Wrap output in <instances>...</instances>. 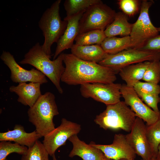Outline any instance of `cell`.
<instances>
[{
	"mask_svg": "<svg viewBox=\"0 0 160 160\" xmlns=\"http://www.w3.org/2000/svg\"><path fill=\"white\" fill-rule=\"evenodd\" d=\"M71 49V53L80 59L98 63L108 55L98 44L84 46L74 44Z\"/></svg>",
	"mask_w": 160,
	"mask_h": 160,
	"instance_id": "cell-19",
	"label": "cell"
},
{
	"mask_svg": "<svg viewBox=\"0 0 160 160\" xmlns=\"http://www.w3.org/2000/svg\"><path fill=\"white\" fill-rule=\"evenodd\" d=\"M150 62L146 61L126 66L120 70L119 74L127 86L133 87L137 82L142 79Z\"/></svg>",
	"mask_w": 160,
	"mask_h": 160,
	"instance_id": "cell-20",
	"label": "cell"
},
{
	"mask_svg": "<svg viewBox=\"0 0 160 160\" xmlns=\"http://www.w3.org/2000/svg\"><path fill=\"white\" fill-rule=\"evenodd\" d=\"M116 13L101 0L91 5L79 20V34L94 30L104 31L113 21Z\"/></svg>",
	"mask_w": 160,
	"mask_h": 160,
	"instance_id": "cell-6",
	"label": "cell"
},
{
	"mask_svg": "<svg viewBox=\"0 0 160 160\" xmlns=\"http://www.w3.org/2000/svg\"><path fill=\"white\" fill-rule=\"evenodd\" d=\"M142 80L145 82L158 84L160 81V60L150 61Z\"/></svg>",
	"mask_w": 160,
	"mask_h": 160,
	"instance_id": "cell-28",
	"label": "cell"
},
{
	"mask_svg": "<svg viewBox=\"0 0 160 160\" xmlns=\"http://www.w3.org/2000/svg\"><path fill=\"white\" fill-rule=\"evenodd\" d=\"M135 90L142 100L148 106L157 113H160L158 107V103H160V97L159 95L147 94L138 90Z\"/></svg>",
	"mask_w": 160,
	"mask_h": 160,
	"instance_id": "cell-30",
	"label": "cell"
},
{
	"mask_svg": "<svg viewBox=\"0 0 160 160\" xmlns=\"http://www.w3.org/2000/svg\"><path fill=\"white\" fill-rule=\"evenodd\" d=\"M0 57L10 69V78L13 82L20 83L29 82L41 84L48 82L46 76L37 69L33 68L27 70L21 67L9 52L3 51Z\"/></svg>",
	"mask_w": 160,
	"mask_h": 160,
	"instance_id": "cell-11",
	"label": "cell"
},
{
	"mask_svg": "<svg viewBox=\"0 0 160 160\" xmlns=\"http://www.w3.org/2000/svg\"><path fill=\"white\" fill-rule=\"evenodd\" d=\"M106 37L104 31L92 30L79 34L75 39V44L84 46L100 45Z\"/></svg>",
	"mask_w": 160,
	"mask_h": 160,
	"instance_id": "cell-24",
	"label": "cell"
},
{
	"mask_svg": "<svg viewBox=\"0 0 160 160\" xmlns=\"http://www.w3.org/2000/svg\"><path fill=\"white\" fill-rule=\"evenodd\" d=\"M156 160H160V143L158 148V151L156 157Z\"/></svg>",
	"mask_w": 160,
	"mask_h": 160,
	"instance_id": "cell-33",
	"label": "cell"
},
{
	"mask_svg": "<svg viewBox=\"0 0 160 160\" xmlns=\"http://www.w3.org/2000/svg\"><path fill=\"white\" fill-rule=\"evenodd\" d=\"M81 130L80 125L63 118L58 127L44 137L43 144L49 155L52 156L59 147L65 145L67 140Z\"/></svg>",
	"mask_w": 160,
	"mask_h": 160,
	"instance_id": "cell-10",
	"label": "cell"
},
{
	"mask_svg": "<svg viewBox=\"0 0 160 160\" xmlns=\"http://www.w3.org/2000/svg\"><path fill=\"white\" fill-rule=\"evenodd\" d=\"M133 88L135 90H139L147 94L156 95L160 94V86L151 82L140 81L135 84Z\"/></svg>",
	"mask_w": 160,
	"mask_h": 160,
	"instance_id": "cell-31",
	"label": "cell"
},
{
	"mask_svg": "<svg viewBox=\"0 0 160 160\" xmlns=\"http://www.w3.org/2000/svg\"><path fill=\"white\" fill-rule=\"evenodd\" d=\"M68 140L73 146L68 156L69 157L77 156L83 160H101L104 156L99 149L80 140L77 135L71 136Z\"/></svg>",
	"mask_w": 160,
	"mask_h": 160,
	"instance_id": "cell-18",
	"label": "cell"
},
{
	"mask_svg": "<svg viewBox=\"0 0 160 160\" xmlns=\"http://www.w3.org/2000/svg\"><path fill=\"white\" fill-rule=\"evenodd\" d=\"M63 55L64 53H62L55 59L51 60V57L45 53L40 43L37 42L29 49L19 63L21 64H29L36 68L47 77L58 92L62 94L63 90L60 81L65 70L63 64Z\"/></svg>",
	"mask_w": 160,
	"mask_h": 160,
	"instance_id": "cell-2",
	"label": "cell"
},
{
	"mask_svg": "<svg viewBox=\"0 0 160 160\" xmlns=\"http://www.w3.org/2000/svg\"><path fill=\"white\" fill-rule=\"evenodd\" d=\"M49 155L43 143L38 140L22 155L21 160H49Z\"/></svg>",
	"mask_w": 160,
	"mask_h": 160,
	"instance_id": "cell-26",
	"label": "cell"
},
{
	"mask_svg": "<svg viewBox=\"0 0 160 160\" xmlns=\"http://www.w3.org/2000/svg\"><path fill=\"white\" fill-rule=\"evenodd\" d=\"M61 0L55 1L43 14L38 23L44 37L42 48L45 53L51 57V48L57 43L66 28L67 21L62 20L59 11Z\"/></svg>",
	"mask_w": 160,
	"mask_h": 160,
	"instance_id": "cell-4",
	"label": "cell"
},
{
	"mask_svg": "<svg viewBox=\"0 0 160 160\" xmlns=\"http://www.w3.org/2000/svg\"><path fill=\"white\" fill-rule=\"evenodd\" d=\"M141 160H142L141 159ZM151 160H156V158L155 157H153V158H152Z\"/></svg>",
	"mask_w": 160,
	"mask_h": 160,
	"instance_id": "cell-38",
	"label": "cell"
},
{
	"mask_svg": "<svg viewBox=\"0 0 160 160\" xmlns=\"http://www.w3.org/2000/svg\"><path fill=\"white\" fill-rule=\"evenodd\" d=\"M8 160V159H6L4 160Z\"/></svg>",
	"mask_w": 160,
	"mask_h": 160,
	"instance_id": "cell-39",
	"label": "cell"
},
{
	"mask_svg": "<svg viewBox=\"0 0 160 160\" xmlns=\"http://www.w3.org/2000/svg\"><path fill=\"white\" fill-rule=\"evenodd\" d=\"M28 148L11 141H2L0 142V160L7 159V156L12 153L23 155L27 151Z\"/></svg>",
	"mask_w": 160,
	"mask_h": 160,
	"instance_id": "cell-27",
	"label": "cell"
},
{
	"mask_svg": "<svg viewBox=\"0 0 160 160\" xmlns=\"http://www.w3.org/2000/svg\"><path fill=\"white\" fill-rule=\"evenodd\" d=\"M154 3L153 0H143L140 6V14L132 25L130 36V48L138 49L151 38L159 34V32L151 22L149 15L150 8Z\"/></svg>",
	"mask_w": 160,
	"mask_h": 160,
	"instance_id": "cell-8",
	"label": "cell"
},
{
	"mask_svg": "<svg viewBox=\"0 0 160 160\" xmlns=\"http://www.w3.org/2000/svg\"><path fill=\"white\" fill-rule=\"evenodd\" d=\"M65 70L61 81L71 85L87 83H114L116 73L111 68L94 62L84 61L71 53H64Z\"/></svg>",
	"mask_w": 160,
	"mask_h": 160,
	"instance_id": "cell-1",
	"label": "cell"
},
{
	"mask_svg": "<svg viewBox=\"0 0 160 160\" xmlns=\"http://www.w3.org/2000/svg\"><path fill=\"white\" fill-rule=\"evenodd\" d=\"M125 136L136 154L142 160H151L154 157L148 139L146 125L142 119L136 117L131 131Z\"/></svg>",
	"mask_w": 160,
	"mask_h": 160,
	"instance_id": "cell-13",
	"label": "cell"
},
{
	"mask_svg": "<svg viewBox=\"0 0 160 160\" xmlns=\"http://www.w3.org/2000/svg\"><path fill=\"white\" fill-rule=\"evenodd\" d=\"M121 85L114 83H87L80 85V90L84 97L91 98L107 105L120 101Z\"/></svg>",
	"mask_w": 160,
	"mask_h": 160,
	"instance_id": "cell-9",
	"label": "cell"
},
{
	"mask_svg": "<svg viewBox=\"0 0 160 160\" xmlns=\"http://www.w3.org/2000/svg\"><path fill=\"white\" fill-rule=\"evenodd\" d=\"M106 109L96 116L94 121L100 127L108 129H121L130 132L136 116L124 101L106 105Z\"/></svg>",
	"mask_w": 160,
	"mask_h": 160,
	"instance_id": "cell-5",
	"label": "cell"
},
{
	"mask_svg": "<svg viewBox=\"0 0 160 160\" xmlns=\"http://www.w3.org/2000/svg\"><path fill=\"white\" fill-rule=\"evenodd\" d=\"M160 60V52L129 48L115 54H108L99 64L109 67L117 74L126 66L146 61Z\"/></svg>",
	"mask_w": 160,
	"mask_h": 160,
	"instance_id": "cell-7",
	"label": "cell"
},
{
	"mask_svg": "<svg viewBox=\"0 0 160 160\" xmlns=\"http://www.w3.org/2000/svg\"><path fill=\"white\" fill-rule=\"evenodd\" d=\"M132 24L128 20V17L121 12L116 13L113 22L104 30L106 37L130 36Z\"/></svg>",
	"mask_w": 160,
	"mask_h": 160,
	"instance_id": "cell-21",
	"label": "cell"
},
{
	"mask_svg": "<svg viewBox=\"0 0 160 160\" xmlns=\"http://www.w3.org/2000/svg\"><path fill=\"white\" fill-rule=\"evenodd\" d=\"M99 149L107 158L113 160L122 159L134 160L136 154L128 143L125 135L116 134L112 144L110 145L96 144L91 142L90 144Z\"/></svg>",
	"mask_w": 160,
	"mask_h": 160,
	"instance_id": "cell-14",
	"label": "cell"
},
{
	"mask_svg": "<svg viewBox=\"0 0 160 160\" xmlns=\"http://www.w3.org/2000/svg\"><path fill=\"white\" fill-rule=\"evenodd\" d=\"M101 160H113L110 159H109L106 157L105 156H104V157Z\"/></svg>",
	"mask_w": 160,
	"mask_h": 160,
	"instance_id": "cell-34",
	"label": "cell"
},
{
	"mask_svg": "<svg viewBox=\"0 0 160 160\" xmlns=\"http://www.w3.org/2000/svg\"><path fill=\"white\" fill-rule=\"evenodd\" d=\"M85 11H82L66 20L68 23L63 34L57 43L54 55L55 59L64 50L71 49L73 42L79 33V21Z\"/></svg>",
	"mask_w": 160,
	"mask_h": 160,
	"instance_id": "cell-15",
	"label": "cell"
},
{
	"mask_svg": "<svg viewBox=\"0 0 160 160\" xmlns=\"http://www.w3.org/2000/svg\"><path fill=\"white\" fill-rule=\"evenodd\" d=\"M52 160H57L56 158L55 155H54L52 156Z\"/></svg>",
	"mask_w": 160,
	"mask_h": 160,
	"instance_id": "cell-35",
	"label": "cell"
},
{
	"mask_svg": "<svg viewBox=\"0 0 160 160\" xmlns=\"http://www.w3.org/2000/svg\"><path fill=\"white\" fill-rule=\"evenodd\" d=\"M41 137L36 130L29 133L25 131L24 127L16 124L12 130L0 133V141H13L28 148L32 146Z\"/></svg>",
	"mask_w": 160,
	"mask_h": 160,
	"instance_id": "cell-17",
	"label": "cell"
},
{
	"mask_svg": "<svg viewBox=\"0 0 160 160\" xmlns=\"http://www.w3.org/2000/svg\"><path fill=\"white\" fill-rule=\"evenodd\" d=\"M29 121L41 137L55 128L54 117L59 114L54 94L47 92L42 95L27 112Z\"/></svg>",
	"mask_w": 160,
	"mask_h": 160,
	"instance_id": "cell-3",
	"label": "cell"
},
{
	"mask_svg": "<svg viewBox=\"0 0 160 160\" xmlns=\"http://www.w3.org/2000/svg\"><path fill=\"white\" fill-rule=\"evenodd\" d=\"M100 1V0H65L64 6L66 16L64 20H66L81 12L85 11L90 6Z\"/></svg>",
	"mask_w": 160,
	"mask_h": 160,
	"instance_id": "cell-23",
	"label": "cell"
},
{
	"mask_svg": "<svg viewBox=\"0 0 160 160\" xmlns=\"http://www.w3.org/2000/svg\"><path fill=\"white\" fill-rule=\"evenodd\" d=\"M156 29L159 32H160V27H156Z\"/></svg>",
	"mask_w": 160,
	"mask_h": 160,
	"instance_id": "cell-37",
	"label": "cell"
},
{
	"mask_svg": "<svg viewBox=\"0 0 160 160\" xmlns=\"http://www.w3.org/2000/svg\"><path fill=\"white\" fill-rule=\"evenodd\" d=\"M118 4L122 12L127 17H132L138 12L140 1L137 0H120Z\"/></svg>",
	"mask_w": 160,
	"mask_h": 160,
	"instance_id": "cell-29",
	"label": "cell"
},
{
	"mask_svg": "<svg viewBox=\"0 0 160 160\" xmlns=\"http://www.w3.org/2000/svg\"><path fill=\"white\" fill-rule=\"evenodd\" d=\"M146 132L151 152L153 157L156 158L160 143V114L154 123L149 126L146 125Z\"/></svg>",
	"mask_w": 160,
	"mask_h": 160,
	"instance_id": "cell-25",
	"label": "cell"
},
{
	"mask_svg": "<svg viewBox=\"0 0 160 160\" xmlns=\"http://www.w3.org/2000/svg\"><path fill=\"white\" fill-rule=\"evenodd\" d=\"M108 54H115L130 48L131 41L129 36L121 37H106L100 44Z\"/></svg>",
	"mask_w": 160,
	"mask_h": 160,
	"instance_id": "cell-22",
	"label": "cell"
},
{
	"mask_svg": "<svg viewBox=\"0 0 160 160\" xmlns=\"http://www.w3.org/2000/svg\"><path fill=\"white\" fill-rule=\"evenodd\" d=\"M119 160H135V159H134V160H130V159H121Z\"/></svg>",
	"mask_w": 160,
	"mask_h": 160,
	"instance_id": "cell-36",
	"label": "cell"
},
{
	"mask_svg": "<svg viewBox=\"0 0 160 160\" xmlns=\"http://www.w3.org/2000/svg\"><path fill=\"white\" fill-rule=\"evenodd\" d=\"M124 102L135 113L136 116L146 123V126L154 123L158 119L160 113L154 111L145 104L139 97L133 87L123 84L120 89Z\"/></svg>",
	"mask_w": 160,
	"mask_h": 160,
	"instance_id": "cell-12",
	"label": "cell"
},
{
	"mask_svg": "<svg viewBox=\"0 0 160 160\" xmlns=\"http://www.w3.org/2000/svg\"><path fill=\"white\" fill-rule=\"evenodd\" d=\"M137 49L148 52H160V35L158 34L151 38Z\"/></svg>",
	"mask_w": 160,
	"mask_h": 160,
	"instance_id": "cell-32",
	"label": "cell"
},
{
	"mask_svg": "<svg viewBox=\"0 0 160 160\" xmlns=\"http://www.w3.org/2000/svg\"><path fill=\"white\" fill-rule=\"evenodd\" d=\"M41 84L40 83L32 82L19 83L17 86H11L9 90L18 96V102L30 108L42 95L40 90Z\"/></svg>",
	"mask_w": 160,
	"mask_h": 160,
	"instance_id": "cell-16",
	"label": "cell"
}]
</instances>
